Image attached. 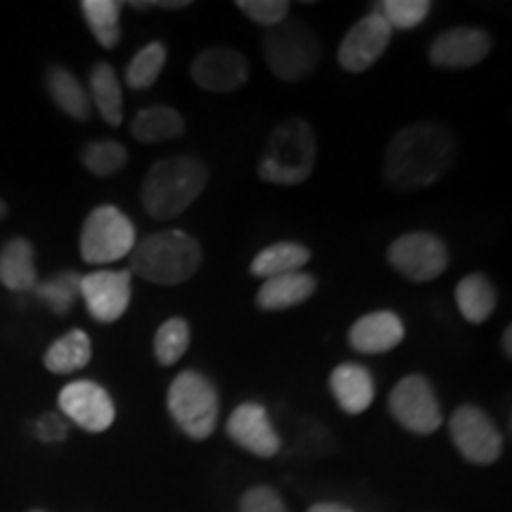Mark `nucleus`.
Instances as JSON below:
<instances>
[{"label":"nucleus","mask_w":512,"mask_h":512,"mask_svg":"<svg viewBox=\"0 0 512 512\" xmlns=\"http://www.w3.org/2000/svg\"><path fill=\"white\" fill-rule=\"evenodd\" d=\"M5 216H8V204H5L3 200H0V221H3Z\"/></svg>","instance_id":"58836bf2"},{"label":"nucleus","mask_w":512,"mask_h":512,"mask_svg":"<svg viewBox=\"0 0 512 512\" xmlns=\"http://www.w3.org/2000/svg\"><path fill=\"white\" fill-rule=\"evenodd\" d=\"M228 437L256 458H273L280 451V437L271 415L259 401H245L230 413L226 422Z\"/></svg>","instance_id":"dca6fc26"},{"label":"nucleus","mask_w":512,"mask_h":512,"mask_svg":"<svg viewBox=\"0 0 512 512\" xmlns=\"http://www.w3.org/2000/svg\"><path fill=\"white\" fill-rule=\"evenodd\" d=\"M31 430H34L36 439L43 441V444H60V441L67 439L69 425L60 413H46L31 425Z\"/></svg>","instance_id":"f704fd0d"},{"label":"nucleus","mask_w":512,"mask_h":512,"mask_svg":"<svg viewBox=\"0 0 512 512\" xmlns=\"http://www.w3.org/2000/svg\"><path fill=\"white\" fill-rule=\"evenodd\" d=\"M316 157V131L306 119L292 117L273 128L256 171L271 185H302L316 169Z\"/></svg>","instance_id":"20e7f679"},{"label":"nucleus","mask_w":512,"mask_h":512,"mask_svg":"<svg viewBox=\"0 0 512 512\" xmlns=\"http://www.w3.org/2000/svg\"><path fill=\"white\" fill-rule=\"evenodd\" d=\"M456 162V140L439 121H415L389 140L384 178L396 190H422L441 181Z\"/></svg>","instance_id":"f257e3e1"},{"label":"nucleus","mask_w":512,"mask_h":512,"mask_svg":"<svg viewBox=\"0 0 512 512\" xmlns=\"http://www.w3.org/2000/svg\"><path fill=\"white\" fill-rule=\"evenodd\" d=\"M453 446L472 465H494L503 453V434L491 415L475 403H463L448 420Z\"/></svg>","instance_id":"9d476101"},{"label":"nucleus","mask_w":512,"mask_h":512,"mask_svg":"<svg viewBox=\"0 0 512 512\" xmlns=\"http://www.w3.org/2000/svg\"><path fill=\"white\" fill-rule=\"evenodd\" d=\"M373 10L380 12L392 31H411L430 17L432 3L430 0H380L373 5Z\"/></svg>","instance_id":"2f4dec72"},{"label":"nucleus","mask_w":512,"mask_h":512,"mask_svg":"<svg viewBox=\"0 0 512 512\" xmlns=\"http://www.w3.org/2000/svg\"><path fill=\"white\" fill-rule=\"evenodd\" d=\"M121 8L117 0H83L81 15L88 29L105 50H114L121 41Z\"/></svg>","instance_id":"bb28decb"},{"label":"nucleus","mask_w":512,"mask_h":512,"mask_svg":"<svg viewBox=\"0 0 512 512\" xmlns=\"http://www.w3.org/2000/svg\"><path fill=\"white\" fill-rule=\"evenodd\" d=\"M328 384L337 406L347 415H361L373 406L375 377L370 373V368L361 366V363H339L330 373Z\"/></svg>","instance_id":"a211bd4d"},{"label":"nucleus","mask_w":512,"mask_h":512,"mask_svg":"<svg viewBox=\"0 0 512 512\" xmlns=\"http://www.w3.org/2000/svg\"><path fill=\"white\" fill-rule=\"evenodd\" d=\"M240 512H287L285 501L280 498L278 491L268 484H256L242 494Z\"/></svg>","instance_id":"72a5a7b5"},{"label":"nucleus","mask_w":512,"mask_h":512,"mask_svg":"<svg viewBox=\"0 0 512 512\" xmlns=\"http://www.w3.org/2000/svg\"><path fill=\"white\" fill-rule=\"evenodd\" d=\"M311 261V249L302 245V242H273L266 249H261L259 254L254 256L252 264H249V273L254 278H275V275H287L297 273Z\"/></svg>","instance_id":"5701e85b"},{"label":"nucleus","mask_w":512,"mask_h":512,"mask_svg":"<svg viewBox=\"0 0 512 512\" xmlns=\"http://www.w3.org/2000/svg\"><path fill=\"white\" fill-rule=\"evenodd\" d=\"M166 406L183 434L195 441L209 439L219 422V389L200 370H181L169 384Z\"/></svg>","instance_id":"39448f33"},{"label":"nucleus","mask_w":512,"mask_h":512,"mask_svg":"<svg viewBox=\"0 0 512 512\" xmlns=\"http://www.w3.org/2000/svg\"><path fill=\"white\" fill-rule=\"evenodd\" d=\"M261 48L268 72L285 83H297L311 76L323 55L318 36L302 19H285L278 27L266 29Z\"/></svg>","instance_id":"423d86ee"},{"label":"nucleus","mask_w":512,"mask_h":512,"mask_svg":"<svg viewBox=\"0 0 512 512\" xmlns=\"http://www.w3.org/2000/svg\"><path fill=\"white\" fill-rule=\"evenodd\" d=\"M456 304L460 316H463L467 323L482 325L494 316L498 306V292L494 283H491L484 273H470L458 280Z\"/></svg>","instance_id":"4be33fe9"},{"label":"nucleus","mask_w":512,"mask_h":512,"mask_svg":"<svg viewBox=\"0 0 512 512\" xmlns=\"http://www.w3.org/2000/svg\"><path fill=\"white\" fill-rule=\"evenodd\" d=\"M29 512H43V510H29Z\"/></svg>","instance_id":"ea45409f"},{"label":"nucleus","mask_w":512,"mask_h":512,"mask_svg":"<svg viewBox=\"0 0 512 512\" xmlns=\"http://www.w3.org/2000/svg\"><path fill=\"white\" fill-rule=\"evenodd\" d=\"M238 10L252 19L259 27L273 29L290 19V3L287 0H238Z\"/></svg>","instance_id":"473e14b6"},{"label":"nucleus","mask_w":512,"mask_h":512,"mask_svg":"<svg viewBox=\"0 0 512 512\" xmlns=\"http://www.w3.org/2000/svg\"><path fill=\"white\" fill-rule=\"evenodd\" d=\"M510 337H512V328L508 325V328H505V332H503V339H501V347H503V354H505V358H512Z\"/></svg>","instance_id":"e433bc0d"},{"label":"nucleus","mask_w":512,"mask_h":512,"mask_svg":"<svg viewBox=\"0 0 512 512\" xmlns=\"http://www.w3.org/2000/svg\"><path fill=\"white\" fill-rule=\"evenodd\" d=\"M406 337V323L396 311L382 309L363 313L347 332L349 347L358 354L377 356L399 347Z\"/></svg>","instance_id":"f3484780"},{"label":"nucleus","mask_w":512,"mask_h":512,"mask_svg":"<svg viewBox=\"0 0 512 512\" xmlns=\"http://www.w3.org/2000/svg\"><path fill=\"white\" fill-rule=\"evenodd\" d=\"M138 242L133 221L114 204H100L81 226L79 249L86 264L105 266L131 256Z\"/></svg>","instance_id":"0eeeda50"},{"label":"nucleus","mask_w":512,"mask_h":512,"mask_svg":"<svg viewBox=\"0 0 512 512\" xmlns=\"http://www.w3.org/2000/svg\"><path fill=\"white\" fill-rule=\"evenodd\" d=\"M306 512H354V510H351L349 505L337 503V501H320V503H313Z\"/></svg>","instance_id":"c9c22d12"},{"label":"nucleus","mask_w":512,"mask_h":512,"mask_svg":"<svg viewBox=\"0 0 512 512\" xmlns=\"http://www.w3.org/2000/svg\"><path fill=\"white\" fill-rule=\"evenodd\" d=\"M93 358V344L86 332L74 328L57 337L43 354V366L53 375H72L83 370Z\"/></svg>","instance_id":"b1692460"},{"label":"nucleus","mask_w":512,"mask_h":512,"mask_svg":"<svg viewBox=\"0 0 512 512\" xmlns=\"http://www.w3.org/2000/svg\"><path fill=\"white\" fill-rule=\"evenodd\" d=\"M131 271H93L81 275L79 297L86 302V309L93 320L107 325L117 323L131 306Z\"/></svg>","instance_id":"ddd939ff"},{"label":"nucleus","mask_w":512,"mask_h":512,"mask_svg":"<svg viewBox=\"0 0 512 512\" xmlns=\"http://www.w3.org/2000/svg\"><path fill=\"white\" fill-rule=\"evenodd\" d=\"M209 171L195 155H171L150 166L140 183V202L155 221H171L185 214L207 188Z\"/></svg>","instance_id":"f03ea898"},{"label":"nucleus","mask_w":512,"mask_h":512,"mask_svg":"<svg viewBox=\"0 0 512 512\" xmlns=\"http://www.w3.org/2000/svg\"><path fill=\"white\" fill-rule=\"evenodd\" d=\"M155 8H162V10H183V8H190L188 0H176V3H155Z\"/></svg>","instance_id":"4c0bfd02"},{"label":"nucleus","mask_w":512,"mask_h":512,"mask_svg":"<svg viewBox=\"0 0 512 512\" xmlns=\"http://www.w3.org/2000/svg\"><path fill=\"white\" fill-rule=\"evenodd\" d=\"M318 280L316 275L297 271L287 275H275V278L264 280V285L256 292V309L266 313H278L294 309V306L309 302V299L316 294Z\"/></svg>","instance_id":"6ab92c4d"},{"label":"nucleus","mask_w":512,"mask_h":512,"mask_svg":"<svg viewBox=\"0 0 512 512\" xmlns=\"http://www.w3.org/2000/svg\"><path fill=\"white\" fill-rule=\"evenodd\" d=\"M190 76L202 91L233 93L247 83L249 62L235 48H207L192 60Z\"/></svg>","instance_id":"4468645a"},{"label":"nucleus","mask_w":512,"mask_h":512,"mask_svg":"<svg viewBox=\"0 0 512 512\" xmlns=\"http://www.w3.org/2000/svg\"><path fill=\"white\" fill-rule=\"evenodd\" d=\"M57 406H60L64 418L93 434L107 432L117 418V408H114L110 392L93 380H76L62 387L60 396H57Z\"/></svg>","instance_id":"f8f14e48"},{"label":"nucleus","mask_w":512,"mask_h":512,"mask_svg":"<svg viewBox=\"0 0 512 512\" xmlns=\"http://www.w3.org/2000/svg\"><path fill=\"white\" fill-rule=\"evenodd\" d=\"M190 347V325L181 316L166 318L155 332V358L159 366H176Z\"/></svg>","instance_id":"c85d7f7f"},{"label":"nucleus","mask_w":512,"mask_h":512,"mask_svg":"<svg viewBox=\"0 0 512 512\" xmlns=\"http://www.w3.org/2000/svg\"><path fill=\"white\" fill-rule=\"evenodd\" d=\"M0 283L19 294L38 285L36 252L27 238H12L0 247Z\"/></svg>","instance_id":"aec40b11"},{"label":"nucleus","mask_w":512,"mask_h":512,"mask_svg":"<svg viewBox=\"0 0 512 512\" xmlns=\"http://www.w3.org/2000/svg\"><path fill=\"white\" fill-rule=\"evenodd\" d=\"M46 88L55 105L60 107L67 117H72L76 121L91 119V112H93L91 95H88L86 86H83V83L76 79L67 67H60V64L48 67Z\"/></svg>","instance_id":"412c9836"},{"label":"nucleus","mask_w":512,"mask_h":512,"mask_svg":"<svg viewBox=\"0 0 512 512\" xmlns=\"http://www.w3.org/2000/svg\"><path fill=\"white\" fill-rule=\"evenodd\" d=\"M394 31L380 12L370 10L356 24H351L337 50L339 67L347 74H363L375 67L384 50L392 43Z\"/></svg>","instance_id":"9b49d317"},{"label":"nucleus","mask_w":512,"mask_h":512,"mask_svg":"<svg viewBox=\"0 0 512 512\" xmlns=\"http://www.w3.org/2000/svg\"><path fill=\"white\" fill-rule=\"evenodd\" d=\"M79 287L81 275L74 271H64L57 273L55 278L38 283L34 287V292L55 316H67V313L74 309L76 299H79Z\"/></svg>","instance_id":"c756f323"},{"label":"nucleus","mask_w":512,"mask_h":512,"mask_svg":"<svg viewBox=\"0 0 512 512\" xmlns=\"http://www.w3.org/2000/svg\"><path fill=\"white\" fill-rule=\"evenodd\" d=\"M491 53V36L479 27H453L434 38L427 60L437 69H470Z\"/></svg>","instance_id":"2eb2a0df"},{"label":"nucleus","mask_w":512,"mask_h":512,"mask_svg":"<svg viewBox=\"0 0 512 512\" xmlns=\"http://www.w3.org/2000/svg\"><path fill=\"white\" fill-rule=\"evenodd\" d=\"M387 264L408 283H432L451 264L446 242L437 233L413 230L403 233L387 247Z\"/></svg>","instance_id":"6e6552de"},{"label":"nucleus","mask_w":512,"mask_h":512,"mask_svg":"<svg viewBox=\"0 0 512 512\" xmlns=\"http://www.w3.org/2000/svg\"><path fill=\"white\" fill-rule=\"evenodd\" d=\"M128 162V150L119 140L105 138L93 140L81 150V164L91 171L93 176L107 178L119 174Z\"/></svg>","instance_id":"7c9ffc66"},{"label":"nucleus","mask_w":512,"mask_h":512,"mask_svg":"<svg viewBox=\"0 0 512 512\" xmlns=\"http://www.w3.org/2000/svg\"><path fill=\"white\" fill-rule=\"evenodd\" d=\"M131 275L152 285L176 287L200 271L202 245L185 230H162L138 240L131 256Z\"/></svg>","instance_id":"7ed1b4c3"},{"label":"nucleus","mask_w":512,"mask_h":512,"mask_svg":"<svg viewBox=\"0 0 512 512\" xmlns=\"http://www.w3.org/2000/svg\"><path fill=\"white\" fill-rule=\"evenodd\" d=\"M387 408L403 430L418 434V437H430L444 425V413H441L434 384L420 373L401 377L394 384V389L389 392Z\"/></svg>","instance_id":"1a4fd4ad"},{"label":"nucleus","mask_w":512,"mask_h":512,"mask_svg":"<svg viewBox=\"0 0 512 512\" xmlns=\"http://www.w3.org/2000/svg\"><path fill=\"white\" fill-rule=\"evenodd\" d=\"M166 64V46L162 41H152L131 57L126 67V86L133 91H147L157 83Z\"/></svg>","instance_id":"cd10ccee"},{"label":"nucleus","mask_w":512,"mask_h":512,"mask_svg":"<svg viewBox=\"0 0 512 512\" xmlns=\"http://www.w3.org/2000/svg\"><path fill=\"white\" fill-rule=\"evenodd\" d=\"M185 133L183 114L166 105H152L140 110L131 121V136L138 143H164Z\"/></svg>","instance_id":"393cba45"},{"label":"nucleus","mask_w":512,"mask_h":512,"mask_svg":"<svg viewBox=\"0 0 512 512\" xmlns=\"http://www.w3.org/2000/svg\"><path fill=\"white\" fill-rule=\"evenodd\" d=\"M91 105L98 107L100 117L110 126H119L124 121V91H121V81L110 62H98L93 67L91 79Z\"/></svg>","instance_id":"a878e982"}]
</instances>
